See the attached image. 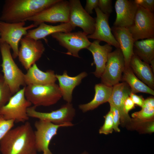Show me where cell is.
Wrapping results in <instances>:
<instances>
[{
	"instance_id": "7402d4cb",
	"label": "cell",
	"mask_w": 154,
	"mask_h": 154,
	"mask_svg": "<svg viewBox=\"0 0 154 154\" xmlns=\"http://www.w3.org/2000/svg\"><path fill=\"white\" fill-rule=\"evenodd\" d=\"M75 28L70 23H62L57 25H48L43 23L37 28L29 30L25 36L36 40L42 39L45 40V38L50 35L57 32H70Z\"/></svg>"
},
{
	"instance_id": "8fae6325",
	"label": "cell",
	"mask_w": 154,
	"mask_h": 154,
	"mask_svg": "<svg viewBox=\"0 0 154 154\" xmlns=\"http://www.w3.org/2000/svg\"><path fill=\"white\" fill-rule=\"evenodd\" d=\"M60 45L66 48V54L79 58V52L81 49L86 48L91 42L87 35L83 31L75 32H57L51 35Z\"/></svg>"
},
{
	"instance_id": "4fadbf2b",
	"label": "cell",
	"mask_w": 154,
	"mask_h": 154,
	"mask_svg": "<svg viewBox=\"0 0 154 154\" xmlns=\"http://www.w3.org/2000/svg\"><path fill=\"white\" fill-rule=\"evenodd\" d=\"M72 123L57 125L50 122L39 120L35 123L36 131H34L35 144L38 152H50L49 146L53 137L57 134L58 129L61 127H71Z\"/></svg>"
},
{
	"instance_id": "f35d334b",
	"label": "cell",
	"mask_w": 154,
	"mask_h": 154,
	"mask_svg": "<svg viewBox=\"0 0 154 154\" xmlns=\"http://www.w3.org/2000/svg\"><path fill=\"white\" fill-rule=\"evenodd\" d=\"M43 154H52L51 151L48 152L46 151H44L43 152Z\"/></svg>"
},
{
	"instance_id": "277c9868",
	"label": "cell",
	"mask_w": 154,
	"mask_h": 154,
	"mask_svg": "<svg viewBox=\"0 0 154 154\" xmlns=\"http://www.w3.org/2000/svg\"><path fill=\"white\" fill-rule=\"evenodd\" d=\"M25 95L26 99L36 107L54 105L62 97L59 86L55 83L25 86Z\"/></svg>"
},
{
	"instance_id": "f546056e",
	"label": "cell",
	"mask_w": 154,
	"mask_h": 154,
	"mask_svg": "<svg viewBox=\"0 0 154 154\" xmlns=\"http://www.w3.org/2000/svg\"><path fill=\"white\" fill-rule=\"evenodd\" d=\"M15 123L14 120L6 119L0 115V141L12 129Z\"/></svg>"
},
{
	"instance_id": "4316f807",
	"label": "cell",
	"mask_w": 154,
	"mask_h": 154,
	"mask_svg": "<svg viewBox=\"0 0 154 154\" xmlns=\"http://www.w3.org/2000/svg\"><path fill=\"white\" fill-rule=\"evenodd\" d=\"M154 116V108L149 107H142L141 110L131 114L133 121L139 123L150 121Z\"/></svg>"
},
{
	"instance_id": "1f68e13d",
	"label": "cell",
	"mask_w": 154,
	"mask_h": 154,
	"mask_svg": "<svg viewBox=\"0 0 154 154\" xmlns=\"http://www.w3.org/2000/svg\"><path fill=\"white\" fill-rule=\"evenodd\" d=\"M110 106V110L113 113V129L116 132H119L120 129L118 126L120 124V116L119 111L114 106L111 105Z\"/></svg>"
},
{
	"instance_id": "d590c367",
	"label": "cell",
	"mask_w": 154,
	"mask_h": 154,
	"mask_svg": "<svg viewBox=\"0 0 154 154\" xmlns=\"http://www.w3.org/2000/svg\"><path fill=\"white\" fill-rule=\"evenodd\" d=\"M135 108V104L129 96L125 100L124 104V109L125 112L128 114L129 112Z\"/></svg>"
},
{
	"instance_id": "8d00e7d4",
	"label": "cell",
	"mask_w": 154,
	"mask_h": 154,
	"mask_svg": "<svg viewBox=\"0 0 154 154\" xmlns=\"http://www.w3.org/2000/svg\"><path fill=\"white\" fill-rule=\"evenodd\" d=\"M149 107L154 108V98L153 97L147 98L144 100L142 107Z\"/></svg>"
},
{
	"instance_id": "5bb4252c",
	"label": "cell",
	"mask_w": 154,
	"mask_h": 154,
	"mask_svg": "<svg viewBox=\"0 0 154 154\" xmlns=\"http://www.w3.org/2000/svg\"><path fill=\"white\" fill-rule=\"evenodd\" d=\"M70 6L69 22L74 27H80L87 36L94 32L95 20L85 10L79 0L69 1Z\"/></svg>"
},
{
	"instance_id": "3957f363",
	"label": "cell",
	"mask_w": 154,
	"mask_h": 154,
	"mask_svg": "<svg viewBox=\"0 0 154 154\" xmlns=\"http://www.w3.org/2000/svg\"><path fill=\"white\" fill-rule=\"evenodd\" d=\"M11 48L5 42L0 43V51L2 63L1 66L4 79L13 95L19 91L21 86H25V74L15 62L11 52Z\"/></svg>"
},
{
	"instance_id": "836d02e7",
	"label": "cell",
	"mask_w": 154,
	"mask_h": 154,
	"mask_svg": "<svg viewBox=\"0 0 154 154\" xmlns=\"http://www.w3.org/2000/svg\"><path fill=\"white\" fill-rule=\"evenodd\" d=\"M98 0H87L84 9L89 15L93 13V10L98 7Z\"/></svg>"
},
{
	"instance_id": "44dd1931",
	"label": "cell",
	"mask_w": 154,
	"mask_h": 154,
	"mask_svg": "<svg viewBox=\"0 0 154 154\" xmlns=\"http://www.w3.org/2000/svg\"><path fill=\"white\" fill-rule=\"evenodd\" d=\"M87 75V73L84 72L76 76L71 77L67 74L66 71H64L62 75L56 74V77L58 81L59 86L62 97L67 103H71L73 90Z\"/></svg>"
},
{
	"instance_id": "8992f818",
	"label": "cell",
	"mask_w": 154,
	"mask_h": 154,
	"mask_svg": "<svg viewBox=\"0 0 154 154\" xmlns=\"http://www.w3.org/2000/svg\"><path fill=\"white\" fill-rule=\"evenodd\" d=\"M25 22L9 23L0 21V43L5 42L12 49L13 59L18 57L19 44L28 31L37 27L33 23L25 26Z\"/></svg>"
},
{
	"instance_id": "7c38bea8",
	"label": "cell",
	"mask_w": 154,
	"mask_h": 154,
	"mask_svg": "<svg viewBox=\"0 0 154 154\" xmlns=\"http://www.w3.org/2000/svg\"><path fill=\"white\" fill-rule=\"evenodd\" d=\"M18 57L19 61L27 70L41 57L45 48L40 40L24 36L20 41Z\"/></svg>"
},
{
	"instance_id": "f1b7e54d",
	"label": "cell",
	"mask_w": 154,
	"mask_h": 154,
	"mask_svg": "<svg viewBox=\"0 0 154 154\" xmlns=\"http://www.w3.org/2000/svg\"><path fill=\"white\" fill-rule=\"evenodd\" d=\"M105 121L99 130L100 134L108 135L112 133L113 129V113L111 110L104 116Z\"/></svg>"
},
{
	"instance_id": "cb8c5ba5",
	"label": "cell",
	"mask_w": 154,
	"mask_h": 154,
	"mask_svg": "<svg viewBox=\"0 0 154 154\" xmlns=\"http://www.w3.org/2000/svg\"><path fill=\"white\" fill-rule=\"evenodd\" d=\"M113 87L107 86L102 83L96 84L95 94L93 99L90 102L79 105V108L83 112L92 110L100 105L108 102L112 94Z\"/></svg>"
},
{
	"instance_id": "9c48e42d",
	"label": "cell",
	"mask_w": 154,
	"mask_h": 154,
	"mask_svg": "<svg viewBox=\"0 0 154 154\" xmlns=\"http://www.w3.org/2000/svg\"><path fill=\"white\" fill-rule=\"evenodd\" d=\"M133 24L128 29L135 41L154 38V14L138 6Z\"/></svg>"
},
{
	"instance_id": "52a82bcc",
	"label": "cell",
	"mask_w": 154,
	"mask_h": 154,
	"mask_svg": "<svg viewBox=\"0 0 154 154\" xmlns=\"http://www.w3.org/2000/svg\"><path fill=\"white\" fill-rule=\"evenodd\" d=\"M70 6L69 1L59 0L27 21H32L37 27L43 23L69 22Z\"/></svg>"
},
{
	"instance_id": "30bf717a",
	"label": "cell",
	"mask_w": 154,
	"mask_h": 154,
	"mask_svg": "<svg viewBox=\"0 0 154 154\" xmlns=\"http://www.w3.org/2000/svg\"><path fill=\"white\" fill-rule=\"evenodd\" d=\"M33 106L27 108V114L29 117L48 121L57 125L72 123L76 114L75 110L71 103H67L60 108L49 112L37 111Z\"/></svg>"
},
{
	"instance_id": "d6a6232c",
	"label": "cell",
	"mask_w": 154,
	"mask_h": 154,
	"mask_svg": "<svg viewBox=\"0 0 154 154\" xmlns=\"http://www.w3.org/2000/svg\"><path fill=\"white\" fill-rule=\"evenodd\" d=\"M135 3L139 6L150 12L154 11V0H135Z\"/></svg>"
},
{
	"instance_id": "74e56055",
	"label": "cell",
	"mask_w": 154,
	"mask_h": 154,
	"mask_svg": "<svg viewBox=\"0 0 154 154\" xmlns=\"http://www.w3.org/2000/svg\"><path fill=\"white\" fill-rule=\"evenodd\" d=\"M154 122H152L149 124L146 127V131L150 133L153 132L154 131Z\"/></svg>"
},
{
	"instance_id": "e0dca14e",
	"label": "cell",
	"mask_w": 154,
	"mask_h": 154,
	"mask_svg": "<svg viewBox=\"0 0 154 154\" xmlns=\"http://www.w3.org/2000/svg\"><path fill=\"white\" fill-rule=\"evenodd\" d=\"M131 93V89L126 83L124 82L119 83L113 86L112 94L108 101L110 105L114 106L119 111L120 119L123 124L131 121L124 109L125 101Z\"/></svg>"
},
{
	"instance_id": "484cf974",
	"label": "cell",
	"mask_w": 154,
	"mask_h": 154,
	"mask_svg": "<svg viewBox=\"0 0 154 154\" xmlns=\"http://www.w3.org/2000/svg\"><path fill=\"white\" fill-rule=\"evenodd\" d=\"M121 79L130 87L131 92L143 93L154 95V91L140 80L133 73L130 66L125 67Z\"/></svg>"
},
{
	"instance_id": "2e32d148",
	"label": "cell",
	"mask_w": 154,
	"mask_h": 154,
	"mask_svg": "<svg viewBox=\"0 0 154 154\" xmlns=\"http://www.w3.org/2000/svg\"><path fill=\"white\" fill-rule=\"evenodd\" d=\"M138 7L134 0H116L115 5L116 18L113 26L130 27L133 23Z\"/></svg>"
},
{
	"instance_id": "603a6c76",
	"label": "cell",
	"mask_w": 154,
	"mask_h": 154,
	"mask_svg": "<svg viewBox=\"0 0 154 154\" xmlns=\"http://www.w3.org/2000/svg\"><path fill=\"white\" fill-rule=\"evenodd\" d=\"M129 66L138 78L150 88L154 90V72L149 64L143 61L134 54L130 60Z\"/></svg>"
},
{
	"instance_id": "d4e9b609",
	"label": "cell",
	"mask_w": 154,
	"mask_h": 154,
	"mask_svg": "<svg viewBox=\"0 0 154 154\" xmlns=\"http://www.w3.org/2000/svg\"><path fill=\"white\" fill-rule=\"evenodd\" d=\"M133 52L142 60L149 64L154 62V38L135 41Z\"/></svg>"
},
{
	"instance_id": "ac0fdd59",
	"label": "cell",
	"mask_w": 154,
	"mask_h": 154,
	"mask_svg": "<svg viewBox=\"0 0 154 154\" xmlns=\"http://www.w3.org/2000/svg\"><path fill=\"white\" fill-rule=\"evenodd\" d=\"M111 29L123 56L125 67H128L131 58L134 54L133 47L135 41L128 28L113 26Z\"/></svg>"
},
{
	"instance_id": "9a60e30c",
	"label": "cell",
	"mask_w": 154,
	"mask_h": 154,
	"mask_svg": "<svg viewBox=\"0 0 154 154\" xmlns=\"http://www.w3.org/2000/svg\"><path fill=\"white\" fill-rule=\"evenodd\" d=\"M96 17L94 31L92 34L87 36L88 38L104 41L116 48H120L119 45L113 35L109 24L110 15L103 13L98 7L95 9Z\"/></svg>"
},
{
	"instance_id": "4dcf8cb0",
	"label": "cell",
	"mask_w": 154,
	"mask_h": 154,
	"mask_svg": "<svg viewBox=\"0 0 154 154\" xmlns=\"http://www.w3.org/2000/svg\"><path fill=\"white\" fill-rule=\"evenodd\" d=\"M112 0H98V7L104 13L110 15L113 12Z\"/></svg>"
},
{
	"instance_id": "e575fe53",
	"label": "cell",
	"mask_w": 154,
	"mask_h": 154,
	"mask_svg": "<svg viewBox=\"0 0 154 154\" xmlns=\"http://www.w3.org/2000/svg\"><path fill=\"white\" fill-rule=\"evenodd\" d=\"M129 96L135 104L141 107H142L144 100L141 96H138L131 92Z\"/></svg>"
},
{
	"instance_id": "83f0119b",
	"label": "cell",
	"mask_w": 154,
	"mask_h": 154,
	"mask_svg": "<svg viewBox=\"0 0 154 154\" xmlns=\"http://www.w3.org/2000/svg\"><path fill=\"white\" fill-rule=\"evenodd\" d=\"M12 96L3 74L0 73V109L7 103Z\"/></svg>"
},
{
	"instance_id": "6da1fadb",
	"label": "cell",
	"mask_w": 154,
	"mask_h": 154,
	"mask_svg": "<svg viewBox=\"0 0 154 154\" xmlns=\"http://www.w3.org/2000/svg\"><path fill=\"white\" fill-rule=\"evenodd\" d=\"M34 131L28 121L11 129L0 141L1 154H37Z\"/></svg>"
},
{
	"instance_id": "ab89813d",
	"label": "cell",
	"mask_w": 154,
	"mask_h": 154,
	"mask_svg": "<svg viewBox=\"0 0 154 154\" xmlns=\"http://www.w3.org/2000/svg\"><path fill=\"white\" fill-rule=\"evenodd\" d=\"M80 154H89L86 151H84Z\"/></svg>"
},
{
	"instance_id": "ffe728a7",
	"label": "cell",
	"mask_w": 154,
	"mask_h": 154,
	"mask_svg": "<svg viewBox=\"0 0 154 154\" xmlns=\"http://www.w3.org/2000/svg\"><path fill=\"white\" fill-rule=\"evenodd\" d=\"M24 80L26 86L46 85L55 83L57 79L54 71L48 70L45 72H43L39 69L35 63L25 74Z\"/></svg>"
},
{
	"instance_id": "ba28073f",
	"label": "cell",
	"mask_w": 154,
	"mask_h": 154,
	"mask_svg": "<svg viewBox=\"0 0 154 154\" xmlns=\"http://www.w3.org/2000/svg\"><path fill=\"white\" fill-rule=\"evenodd\" d=\"M125 68L124 58L120 48H116L108 54L107 62L101 78L102 83L113 87L121 80Z\"/></svg>"
},
{
	"instance_id": "d6986e66",
	"label": "cell",
	"mask_w": 154,
	"mask_h": 154,
	"mask_svg": "<svg viewBox=\"0 0 154 154\" xmlns=\"http://www.w3.org/2000/svg\"><path fill=\"white\" fill-rule=\"evenodd\" d=\"M100 41L95 40L91 42L87 49L92 53L93 58V64L96 66L95 71L93 73L97 78L101 77L107 62L109 53L112 52V46L106 43L100 44Z\"/></svg>"
},
{
	"instance_id": "7a4b0ae2",
	"label": "cell",
	"mask_w": 154,
	"mask_h": 154,
	"mask_svg": "<svg viewBox=\"0 0 154 154\" xmlns=\"http://www.w3.org/2000/svg\"><path fill=\"white\" fill-rule=\"evenodd\" d=\"M59 0H6L0 21L9 23L25 22Z\"/></svg>"
},
{
	"instance_id": "5b68a950",
	"label": "cell",
	"mask_w": 154,
	"mask_h": 154,
	"mask_svg": "<svg viewBox=\"0 0 154 154\" xmlns=\"http://www.w3.org/2000/svg\"><path fill=\"white\" fill-rule=\"evenodd\" d=\"M25 86L13 95L0 109V115L5 119H13L15 123L24 122L29 119L27 109L32 104L25 97Z\"/></svg>"
}]
</instances>
